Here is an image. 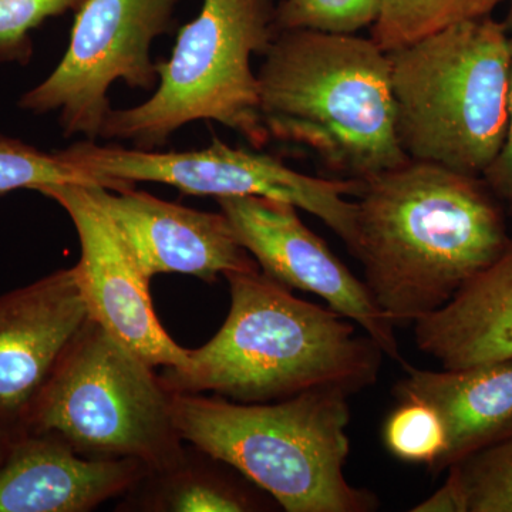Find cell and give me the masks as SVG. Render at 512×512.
<instances>
[{
  "instance_id": "cell-15",
  "label": "cell",
  "mask_w": 512,
  "mask_h": 512,
  "mask_svg": "<svg viewBox=\"0 0 512 512\" xmlns=\"http://www.w3.org/2000/svg\"><path fill=\"white\" fill-rule=\"evenodd\" d=\"M403 369L393 387L397 402L427 404L443 424L444 448L427 467L431 477L512 437V359L440 372L409 363Z\"/></svg>"
},
{
  "instance_id": "cell-26",
  "label": "cell",
  "mask_w": 512,
  "mask_h": 512,
  "mask_svg": "<svg viewBox=\"0 0 512 512\" xmlns=\"http://www.w3.org/2000/svg\"><path fill=\"white\" fill-rule=\"evenodd\" d=\"M9 443V437L0 430V464L5 460L6 453H8Z\"/></svg>"
},
{
  "instance_id": "cell-12",
  "label": "cell",
  "mask_w": 512,
  "mask_h": 512,
  "mask_svg": "<svg viewBox=\"0 0 512 512\" xmlns=\"http://www.w3.org/2000/svg\"><path fill=\"white\" fill-rule=\"evenodd\" d=\"M90 322L74 268L0 296V430L9 440Z\"/></svg>"
},
{
  "instance_id": "cell-23",
  "label": "cell",
  "mask_w": 512,
  "mask_h": 512,
  "mask_svg": "<svg viewBox=\"0 0 512 512\" xmlns=\"http://www.w3.org/2000/svg\"><path fill=\"white\" fill-rule=\"evenodd\" d=\"M165 510L178 512L255 511L256 503L235 485L214 477L178 478L164 498Z\"/></svg>"
},
{
  "instance_id": "cell-4",
  "label": "cell",
  "mask_w": 512,
  "mask_h": 512,
  "mask_svg": "<svg viewBox=\"0 0 512 512\" xmlns=\"http://www.w3.org/2000/svg\"><path fill=\"white\" fill-rule=\"evenodd\" d=\"M348 394L311 390L276 403H238L173 393L175 430L288 512H372L379 498L345 476Z\"/></svg>"
},
{
  "instance_id": "cell-14",
  "label": "cell",
  "mask_w": 512,
  "mask_h": 512,
  "mask_svg": "<svg viewBox=\"0 0 512 512\" xmlns=\"http://www.w3.org/2000/svg\"><path fill=\"white\" fill-rule=\"evenodd\" d=\"M134 458L86 460L53 434H20L0 464V512H84L136 484Z\"/></svg>"
},
{
  "instance_id": "cell-11",
  "label": "cell",
  "mask_w": 512,
  "mask_h": 512,
  "mask_svg": "<svg viewBox=\"0 0 512 512\" xmlns=\"http://www.w3.org/2000/svg\"><path fill=\"white\" fill-rule=\"evenodd\" d=\"M37 192L57 202L76 228L82 256L74 271L93 322L148 365H187L188 349L171 339L154 312L150 278L87 187L55 184Z\"/></svg>"
},
{
  "instance_id": "cell-21",
  "label": "cell",
  "mask_w": 512,
  "mask_h": 512,
  "mask_svg": "<svg viewBox=\"0 0 512 512\" xmlns=\"http://www.w3.org/2000/svg\"><path fill=\"white\" fill-rule=\"evenodd\" d=\"M387 450L404 463L431 466L444 448L440 417L427 404L416 400L397 402L383 427Z\"/></svg>"
},
{
  "instance_id": "cell-25",
  "label": "cell",
  "mask_w": 512,
  "mask_h": 512,
  "mask_svg": "<svg viewBox=\"0 0 512 512\" xmlns=\"http://www.w3.org/2000/svg\"><path fill=\"white\" fill-rule=\"evenodd\" d=\"M446 483L412 512H468L467 495L456 466L448 468Z\"/></svg>"
},
{
  "instance_id": "cell-13",
  "label": "cell",
  "mask_w": 512,
  "mask_h": 512,
  "mask_svg": "<svg viewBox=\"0 0 512 512\" xmlns=\"http://www.w3.org/2000/svg\"><path fill=\"white\" fill-rule=\"evenodd\" d=\"M109 215L148 278L187 274L215 282L231 272L259 271L239 244L224 214L204 212L160 200L144 191L87 187Z\"/></svg>"
},
{
  "instance_id": "cell-22",
  "label": "cell",
  "mask_w": 512,
  "mask_h": 512,
  "mask_svg": "<svg viewBox=\"0 0 512 512\" xmlns=\"http://www.w3.org/2000/svg\"><path fill=\"white\" fill-rule=\"evenodd\" d=\"M84 0H0V64L25 66L33 57L30 32L46 19L73 10Z\"/></svg>"
},
{
  "instance_id": "cell-24",
  "label": "cell",
  "mask_w": 512,
  "mask_h": 512,
  "mask_svg": "<svg viewBox=\"0 0 512 512\" xmlns=\"http://www.w3.org/2000/svg\"><path fill=\"white\" fill-rule=\"evenodd\" d=\"M483 181L498 201L504 202L512 214V35L510 89H508V123L503 146L490 167L484 171Z\"/></svg>"
},
{
  "instance_id": "cell-7",
  "label": "cell",
  "mask_w": 512,
  "mask_h": 512,
  "mask_svg": "<svg viewBox=\"0 0 512 512\" xmlns=\"http://www.w3.org/2000/svg\"><path fill=\"white\" fill-rule=\"evenodd\" d=\"M171 396L153 366L92 320L40 390L20 434H53L77 450L170 473L183 460Z\"/></svg>"
},
{
  "instance_id": "cell-17",
  "label": "cell",
  "mask_w": 512,
  "mask_h": 512,
  "mask_svg": "<svg viewBox=\"0 0 512 512\" xmlns=\"http://www.w3.org/2000/svg\"><path fill=\"white\" fill-rule=\"evenodd\" d=\"M508 0H380L370 39L383 52L412 45L441 30L491 16Z\"/></svg>"
},
{
  "instance_id": "cell-1",
  "label": "cell",
  "mask_w": 512,
  "mask_h": 512,
  "mask_svg": "<svg viewBox=\"0 0 512 512\" xmlns=\"http://www.w3.org/2000/svg\"><path fill=\"white\" fill-rule=\"evenodd\" d=\"M357 248L365 284L394 325H414L493 264L510 238L483 178L409 160L365 181Z\"/></svg>"
},
{
  "instance_id": "cell-18",
  "label": "cell",
  "mask_w": 512,
  "mask_h": 512,
  "mask_svg": "<svg viewBox=\"0 0 512 512\" xmlns=\"http://www.w3.org/2000/svg\"><path fill=\"white\" fill-rule=\"evenodd\" d=\"M55 184L109 188L104 181L63 161L56 151L46 153L19 138L0 134V195L16 190L39 191Z\"/></svg>"
},
{
  "instance_id": "cell-19",
  "label": "cell",
  "mask_w": 512,
  "mask_h": 512,
  "mask_svg": "<svg viewBox=\"0 0 512 512\" xmlns=\"http://www.w3.org/2000/svg\"><path fill=\"white\" fill-rule=\"evenodd\" d=\"M379 12L380 0H279L275 23L278 32L312 30L355 35L372 28Z\"/></svg>"
},
{
  "instance_id": "cell-10",
  "label": "cell",
  "mask_w": 512,
  "mask_h": 512,
  "mask_svg": "<svg viewBox=\"0 0 512 512\" xmlns=\"http://www.w3.org/2000/svg\"><path fill=\"white\" fill-rule=\"evenodd\" d=\"M222 214L261 271L279 284L315 293L329 308L360 326L384 356L406 365L392 320L377 306L365 282L303 224L298 208L272 198H218Z\"/></svg>"
},
{
  "instance_id": "cell-8",
  "label": "cell",
  "mask_w": 512,
  "mask_h": 512,
  "mask_svg": "<svg viewBox=\"0 0 512 512\" xmlns=\"http://www.w3.org/2000/svg\"><path fill=\"white\" fill-rule=\"evenodd\" d=\"M56 154L113 191L133 188L136 183H160L185 195L215 200L256 195L289 202L325 222L350 254L356 252L357 204L346 197H359L365 188L363 181L312 177L259 150L228 146L218 137L201 150L160 153L83 140Z\"/></svg>"
},
{
  "instance_id": "cell-16",
  "label": "cell",
  "mask_w": 512,
  "mask_h": 512,
  "mask_svg": "<svg viewBox=\"0 0 512 512\" xmlns=\"http://www.w3.org/2000/svg\"><path fill=\"white\" fill-rule=\"evenodd\" d=\"M414 336L443 369L512 359V239L443 308L416 320Z\"/></svg>"
},
{
  "instance_id": "cell-20",
  "label": "cell",
  "mask_w": 512,
  "mask_h": 512,
  "mask_svg": "<svg viewBox=\"0 0 512 512\" xmlns=\"http://www.w3.org/2000/svg\"><path fill=\"white\" fill-rule=\"evenodd\" d=\"M468 512H512V437L454 464Z\"/></svg>"
},
{
  "instance_id": "cell-27",
  "label": "cell",
  "mask_w": 512,
  "mask_h": 512,
  "mask_svg": "<svg viewBox=\"0 0 512 512\" xmlns=\"http://www.w3.org/2000/svg\"><path fill=\"white\" fill-rule=\"evenodd\" d=\"M510 3V8H508L507 20H505V26H507L508 32L512 35V0H508Z\"/></svg>"
},
{
  "instance_id": "cell-3",
  "label": "cell",
  "mask_w": 512,
  "mask_h": 512,
  "mask_svg": "<svg viewBox=\"0 0 512 512\" xmlns=\"http://www.w3.org/2000/svg\"><path fill=\"white\" fill-rule=\"evenodd\" d=\"M256 74L269 137L309 148L336 178L365 183L410 160L389 55L370 37L279 32Z\"/></svg>"
},
{
  "instance_id": "cell-5",
  "label": "cell",
  "mask_w": 512,
  "mask_h": 512,
  "mask_svg": "<svg viewBox=\"0 0 512 512\" xmlns=\"http://www.w3.org/2000/svg\"><path fill=\"white\" fill-rule=\"evenodd\" d=\"M396 133L410 160L483 177L508 123L511 35L470 20L387 53Z\"/></svg>"
},
{
  "instance_id": "cell-2",
  "label": "cell",
  "mask_w": 512,
  "mask_h": 512,
  "mask_svg": "<svg viewBox=\"0 0 512 512\" xmlns=\"http://www.w3.org/2000/svg\"><path fill=\"white\" fill-rule=\"evenodd\" d=\"M231 308L217 335L167 367L170 393L214 392L238 403H271L311 390L353 396L375 386L383 350L356 323L302 301L264 272L225 275Z\"/></svg>"
},
{
  "instance_id": "cell-9",
  "label": "cell",
  "mask_w": 512,
  "mask_h": 512,
  "mask_svg": "<svg viewBox=\"0 0 512 512\" xmlns=\"http://www.w3.org/2000/svg\"><path fill=\"white\" fill-rule=\"evenodd\" d=\"M180 0H84L69 47L55 70L20 97L19 109L57 111L66 137L97 141L113 110L109 90L117 80L153 90L157 62L151 46L171 32Z\"/></svg>"
},
{
  "instance_id": "cell-6",
  "label": "cell",
  "mask_w": 512,
  "mask_h": 512,
  "mask_svg": "<svg viewBox=\"0 0 512 512\" xmlns=\"http://www.w3.org/2000/svg\"><path fill=\"white\" fill-rule=\"evenodd\" d=\"M275 6L274 0H202L197 18L178 33L173 55L157 62L156 92L138 106L111 110L100 138L156 150L187 124L212 120L261 150L271 137L251 60L278 36Z\"/></svg>"
}]
</instances>
